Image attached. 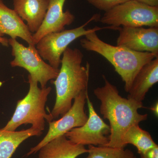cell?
<instances>
[{
  "mask_svg": "<svg viewBox=\"0 0 158 158\" xmlns=\"http://www.w3.org/2000/svg\"><path fill=\"white\" fill-rule=\"evenodd\" d=\"M105 85L94 90L96 98L100 101V112L110 123L109 142L106 146L125 148L122 141L125 134L130 127L139 125L148 118V114H141L138 110L144 108L142 102L122 97L116 86L102 75Z\"/></svg>",
  "mask_w": 158,
  "mask_h": 158,
  "instance_id": "obj_1",
  "label": "cell"
},
{
  "mask_svg": "<svg viewBox=\"0 0 158 158\" xmlns=\"http://www.w3.org/2000/svg\"><path fill=\"white\" fill-rule=\"evenodd\" d=\"M62 56L61 68L52 81L56 100L50 114L53 119L63 116L71 107L74 99L88 89L90 77V64L82 65L84 55L80 49L68 47Z\"/></svg>",
  "mask_w": 158,
  "mask_h": 158,
  "instance_id": "obj_2",
  "label": "cell"
},
{
  "mask_svg": "<svg viewBox=\"0 0 158 158\" xmlns=\"http://www.w3.org/2000/svg\"><path fill=\"white\" fill-rule=\"evenodd\" d=\"M80 44L86 51L94 52L105 58L113 65L124 83L128 92L134 79L141 68L158 56L148 52H136L120 46H114L103 41L93 32L81 39Z\"/></svg>",
  "mask_w": 158,
  "mask_h": 158,
  "instance_id": "obj_3",
  "label": "cell"
},
{
  "mask_svg": "<svg viewBox=\"0 0 158 158\" xmlns=\"http://www.w3.org/2000/svg\"><path fill=\"white\" fill-rule=\"evenodd\" d=\"M28 78L30 85L28 92L24 98L18 101L13 116L2 128L3 130L15 131L22 125L30 124L31 127L43 131L45 128V120L48 123L53 120L45 109L52 88H39L38 82L29 74Z\"/></svg>",
  "mask_w": 158,
  "mask_h": 158,
  "instance_id": "obj_4",
  "label": "cell"
},
{
  "mask_svg": "<svg viewBox=\"0 0 158 158\" xmlns=\"http://www.w3.org/2000/svg\"><path fill=\"white\" fill-rule=\"evenodd\" d=\"M98 14L94 15L90 19L82 25L71 30L49 33L42 37L36 46L38 53L43 60L48 61L52 67L59 69L61 65V57L68 46L79 37L85 36L93 32L104 29L117 30V28L108 26L101 27H95L93 28L86 29L85 27L89 23L99 19Z\"/></svg>",
  "mask_w": 158,
  "mask_h": 158,
  "instance_id": "obj_5",
  "label": "cell"
},
{
  "mask_svg": "<svg viewBox=\"0 0 158 158\" xmlns=\"http://www.w3.org/2000/svg\"><path fill=\"white\" fill-rule=\"evenodd\" d=\"M99 20L102 23L118 28L120 26L158 27V7L128 0L105 12Z\"/></svg>",
  "mask_w": 158,
  "mask_h": 158,
  "instance_id": "obj_6",
  "label": "cell"
},
{
  "mask_svg": "<svg viewBox=\"0 0 158 158\" xmlns=\"http://www.w3.org/2000/svg\"><path fill=\"white\" fill-rule=\"evenodd\" d=\"M11 48V55L14 59L10 62L11 67H19L27 71L29 75L40 85V88L46 87L49 81L55 80L59 69L52 67L44 62L38 53L36 46L30 44L26 47L16 39H9Z\"/></svg>",
  "mask_w": 158,
  "mask_h": 158,
  "instance_id": "obj_7",
  "label": "cell"
},
{
  "mask_svg": "<svg viewBox=\"0 0 158 158\" xmlns=\"http://www.w3.org/2000/svg\"><path fill=\"white\" fill-rule=\"evenodd\" d=\"M88 93V89L82 91L74 99L71 107L61 118L48 123L49 129L47 134L38 144L31 148L27 153V156L36 153L43 146L52 140L59 136L64 135L73 129L80 127L85 124L88 118L85 111L86 95Z\"/></svg>",
  "mask_w": 158,
  "mask_h": 158,
  "instance_id": "obj_8",
  "label": "cell"
},
{
  "mask_svg": "<svg viewBox=\"0 0 158 158\" xmlns=\"http://www.w3.org/2000/svg\"><path fill=\"white\" fill-rule=\"evenodd\" d=\"M89 115L85 124L74 128L65 135L73 143L81 145L106 146L109 142L107 135L110 134V126L96 113L88 93L86 95Z\"/></svg>",
  "mask_w": 158,
  "mask_h": 158,
  "instance_id": "obj_9",
  "label": "cell"
},
{
  "mask_svg": "<svg viewBox=\"0 0 158 158\" xmlns=\"http://www.w3.org/2000/svg\"><path fill=\"white\" fill-rule=\"evenodd\" d=\"M116 45L138 52H148L158 56L157 27H122L118 29Z\"/></svg>",
  "mask_w": 158,
  "mask_h": 158,
  "instance_id": "obj_10",
  "label": "cell"
},
{
  "mask_svg": "<svg viewBox=\"0 0 158 158\" xmlns=\"http://www.w3.org/2000/svg\"><path fill=\"white\" fill-rule=\"evenodd\" d=\"M66 0H49L48 9L42 24L36 33L33 34V42L36 45L47 34L65 30V26L71 24L74 15L69 10L63 11Z\"/></svg>",
  "mask_w": 158,
  "mask_h": 158,
  "instance_id": "obj_11",
  "label": "cell"
},
{
  "mask_svg": "<svg viewBox=\"0 0 158 158\" xmlns=\"http://www.w3.org/2000/svg\"><path fill=\"white\" fill-rule=\"evenodd\" d=\"M49 0H13L14 11L26 21L29 31L36 33L45 17Z\"/></svg>",
  "mask_w": 158,
  "mask_h": 158,
  "instance_id": "obj_12",
  "label": "cell"
},
{
  "mask_svg": "<svg viewBox=\"0 0 158 158\" xmlns=\"http://www.w3.org/2000/svg\"><path fill=\"white\" fill-rule=\"evenodd\" d=\"M0 32L3 35H9L11 39L19 37L29 45H34L33 34L27 26L14 10L7 7L2 0H0Z\"/></svg>",
  "mask_w": 158,
  "mask_h": 158,
  "instance_id": "obj_13",
  "label": "cell"
},
{
  "mask_svg": "<svg viewBox=\"0 0 158 158\" xmlns=\"http://www.w3.org/2000/svg\"><path fill=\"white\" fill-rule=\"evenodd\" d=\"M158 82V58L144 65L134 79L128 98L142 102L146 94Z\"/></svg>",
  "mask_w": 158,
  "mask_h": 158,
  "instance_id": "obj_14",
  "label": "cell"
},
{
  "mask_svg": "<svg viewBox=\"0 0 158 158\" xmlns=\"http://www.w3.org/2000/svg\"><path fill=\"white\" fill-rule=\"evenodd\" d=\"M38 152V158H77L88 153V149L84 145L73 143L64 135L52 140Z\"/></svg>",
  "mask_w": 158,
  "mask_h": 158,
  "instance_id": "obj_15",
  "label": "cell"
},
{
  "mask_svg": "<svg viewBox=\"0 0 158 158\" xmlns=\"http://www.w3.org/2000/svg\"><path fill=\"white\" fill-rule=\"evenodd\" d=\"M42 134V131L31 127L20 131H7L0 129V158H11L24 141Z\"/></svg>",
  "mask_w": 158,
  "mask_h": 158,
  "instance_id": "obj_16",
  "label": "cell"
},
{
  "mask_svg": "<svg viewBox=\"0 0 158 158\" xmlns=\"http://www.w3.org/2000/svg\"><path fill=\"white\" fill-rule=\"evenodd\" d=\"M122 144L124 148L128 144H132L140 155L157 145L150 133L142 129L139 125L133 126L127 130L123 136Z\"/></svg>",
  "mask_w": 158,
  "mask_h": 158,
  "instance_id": "obj_17",
  "label": "cell"
},
{
  "mask_svg": "<svg viewBox=\"0 0 158 158\" xmlns=\"http://www.w3.org/2000/svg\"><path fill=\"white\" fill-rule=\"evenodd\" d=\"M88 149L85 158H137L132 151L125 148L89 145Z\"/></svg>",
  "mask_w": 158,
  "mask_h": 158,
  "instance_id": "obj_18",
  "label": "cell"
},
{
  "mask_svg": "<svg viewBox=\"0 0 158 158\" xmlns=\"http://www.w3.org/2000/svg\"><path fill=\"white\" fill-rule=\"evenodd\" d=\"M90 5L95 8L104 11H109L113 7L128 0H86Z\"/></svg>",
  "mask_w": 158,
  "mask_h": 158,
  "instance_id": "obj_19",
  "label": "cell"
},
{
  "mask_svg": "<svg viewBox=\"0 0 158 158\" xmlns=\"http://www.w3.org/2000/svg\"><path fill=\"white\" fill-rule=\"evenodd\" d=\"M140 158H158V145L140 154Z\"/></svg>",
  "mask_w": 158,
  "mask_h": 158,
  "instance_id": "obj_20",
  "label": "cell"
},
{
  "mask_svg": "<svg viewBox=\"0 0 158 158\" xmlns=\"http://www.w3.org/2000/svg\"><path fill=\"white\" fill-rule=\"evenodd\" d=\"M136 1L152 7H158V0H136Z\"/></svg>",
  "mask_w": 158,
  "mask_h": 158,
  "instance_id": "obj_21",
  "label": "cell"
},
{
  "mask_svg": "<svg viewBox=\"0 0 158 158\" xmlns=\"http://www.w3.org/2000/svg\"><path fill=\"white\" fill-rule=\"evenodd\" d=\"M4 35L0 32V44H2L3 46L8 47L9 46V39L4 37Z\"/></svg>",
  "mask_w": 158,
  "mask_h": 158,
  "instance_id": "obj_22",
  "label": "cell"
},
{
  "mask_svg": "<svg viewBox=\"0 0 158 158\" xmlns=\"http://www.w3.org/2000/svg\"><path fill=\"white\" fill-rule=\"evenodd\" d=\"M150 110H152L156 116L158 115V102L156 103L155 104L152 106L151 108H150Z\"/></svg>",
  "mask_w": 158,
  "mask_h": 158,
  "instance_id": "obj_23",
  "label": "cell"
}]
</instances>
